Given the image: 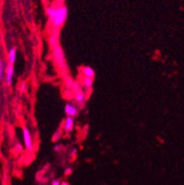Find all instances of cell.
Returning <instances> with one entry per match:
<instances>
[{
  "label": "cell",
  "mask_w": 184,
  "mask_h": 185,
  "mask_svg": "<svg viewBox=\"0 0 184 185\" xmlns=\"http://www.w3.org/2000/svg\"><path fill=\"white\" fill-rule=\"evenodd\" d=\"M16 56H17V48L12 47L8 52V62L9 64H14L16 61Z\"/></svg>",
  "instance_id": "obj_13"
},
{
  "label": "cell",
  "mask_w": 184,
  "mask_h": 185,
  "mask_svg": "<svg viewBox=\"0 0 184 185\" xmlns=\"http://www.w3.org/2000/svg\"><path fill=\"white\" fill-rule=\"evenodd\" d=\"M26 89H27V84H26V82H23L20 86V92L21 93H25Z\"/></svg>",
  "instance_id": "obj_18"
},
{
  "label": "cell",
  "mask_w": 184,
  "mask_h": 185,
  "mask_svg": "<svg viewBox=\"0 0 184 185\" xmlns=\"http://www.w3.org/2000/svg\"><path fill=\"white\" fill-rule=\"evenodd\" d=\"M68 16V9L66 6L57 4L55 18L51 22L53 29H61Z\"/></svg>",
  "instance_id": "obj_2"
},
{
  "label": "cell",
  "mask_w": 184,
  "mask_h": 185,
  "mask_svg": "<svg viewBox=\"0 0 184 185\" xmlns=\"http://www.w3.org/2000/svg\"><path fill=\"white\" fill-rule=\"evenodd\" d=\"M61 185H69V183L67 182H61Z\"/></svg>",
  "instance_id": "obj_24"
},
{
  "label": "cell",
  "mask_w": 184,
  "mask_h": 185,
  "mask_svg": "<svg viewBox=\"0 0 184 185\" xmlns=\"http://www.w3.org/2000/svg\"><path fill=\"white\" fill-rule=\"evenodd\" d=\"M52 56H53V63H55V67L58 68L59 71L63 74V77L67 75L68 67H67L66 56H64V53L61 45L52 50Z\"/></svg>",
  "instance_id": "obj_1"
},
{
  "label": "cell",
  "mask_w": 184,
  "mask_h": 185,
  "mask_svg": "<svg viewBox=\"0 0 184 185\" xmlns=\"http://www.w3.org/2000/svg\"><path fill=\"white\" fill-rule=\"evenodd\" d=\"M93 83H94V78L83 77V76L81 77V87H83L86 90L91 89Z\"/></svg>",
  "instance_id": "obj_9"
},
{
  "label": "cell",
  "mask_w": 184,
  "mask_h": 185,
  "mask_svg": "<svg viewBox=\"0 0 184 185\" xmlns=\"http://www.w3.org/2000/svg\"><path fill=\"white\" fill-rule=\"evenodd\" d=\"M56 7H57V4L53 5V6H50L46 8V15L48 17V19H49V21H50V23L53 21V18H55V11H56Z\"/></svg>",
  "instance_id": "obj_11"
},
{
  "label": "cell",
  "mask_w": 184,
  "mask_h": 185,
  "mask_svg": "<svg viewBox=\"0 0 184 185\" xmlns=\"http://www.w3.org/2000/svg\"><path fill=\"white\" fill-rule=\"evenodd\" d=\"M74 125H75V120L74 117L71 116H66V119L64 120V123H63V131L64 133H71L74 129Z\"/></svg>",
  "instance_id": "obj_5"
},
{
  "label": "cell",
  "mask_w": 184,
  "mask_h": 185,
  "mask_svg": "<svg viewBox=\"0 0 184 185\" xmlns=\"http://www.w3.org/2000/svg\"><path fill=\"white\" fill-rule=\"evenodd\" d=\"M56 1V4H59V5H63L64 3V0H55Z\"/></svg>",
  "instance_id": "obj_23"
},
{
  "label": "cell",
  "mask_w": 184,
  "mask_h": 185,
  "mask_svg": "<svg viewBox=\"0 0 184 185\" xmlns=\"http://www.w3.org/2000/svg\"><path fill=\"white\" fill-rule=\"evenodd\" d=\"M6 83L7 85L9 87L11 86L12 84V81H13V76H14V67L12 64H9L6 67Z\"/></svg>",
  "instance_id": "obj_7"
},
{
  "label": "cell",
  "mask_w": 184,
  "mask_h": 185,
  "mask_svg": "<svg viewBox=\"0 0 184 185\" xmlns=\"http://www.w3.org/2000/svg\"><path fill=\"white\" fill-rule=\"evenodd\" d=\"M61 181L59 179H55L51 182V185H61Z\"/></svg>",
  "instance_id": "obj_19"
},
{
  "label": "cell",
  "mask_w": 184,
  "mask_h": 185,
  "mask_svg": "<svg viewBox=\"0 0 184 185\" xmlns=\"http://www.w3.org/2000/svg\"><path fill=\"white\" fill-rule=\"evenodd\" d=\"M64 112L67 116H71V117H77L79 113V110H78V107L75 106L72 103H66V105H64Z\"/></svg>",
  "instance_id": "obj_6"
},
{
  "label": "cell",
  "mask_w": 184,
  "mask_h": 185,
  "mask_svg": "<svg viewBox=\"0 0 184 185\" xmlns=\"http://www.w3.org/2000/svg\"><path fill=\"white\" fill-rule=\"evenodd\" d=\"M63 78H64V87H66L67 89L71 90L72 89V87H73V85L75 83V81L72 79L71 77H69L68 75L64 76Z\"/></svg>",
  "instance_id": "obj_12"
},
{
  "label": "cell",
  "mask_w": 184,
  "mask_h": 185,
  "mask_svg": "<svg viewBox=\"0 0 184 185\" xmlns=\"http://www.w3.org/2000/svg\"><path fill=\"white\" fill-rule=\"evenodd\" d=\"M6 74V67H5L4 62L0 60V81L4 78V76Z\"/></svg>",
  "instance_id": "obj_14"
},
{
  "label": "cell",
  "mask_w": 184,
  "mask_h": 185,
  "mask_svg": "<svg viewBox=\"0 0 184 185\" xmlns=\"http://www.w3.org/2000/svg\"><path fill=\"white\" fill-rule=\"evenodd\" d=\"M74 100L80 107H83L86 104V98L84 91L81 89L77 92H75V93H74Z\"/></svg>",
  "instance_id": "obj_8"
},
{
  "label": "cell",
  "mask_w": 184,
  "mask_h": 185,
  "mask_svg": "<svg viewBox=\"0 0 184 185\" xmlns=\"http://www.w3.org/2000/svg\"><path fill=\"white\" fill-rule=\"evenodd\" d=\"M22 135H23V140H24V146L26 149L30 153L34 152V145L32 142L31 134L30 133V130L27 126H23L22 128Z\"/></svg>",
  "instance_id": "obj_3"
},
{
  "label": "cell",
  "mask_w": 184,
  "mask_h": 185,
  "mask_svg": "<svg viewBox=\"0 0 184 185\" xmlns=\"http://www.w3.org/2000/svg\"><path fill=\"white\" fill-rule=\"evenodd\" d=\"M61 148H62V146L60 145H55V146L53 148V149H55V152H59V151L61 150Z\"/></svg>",
  "instance_id": "obj_21"
},
{
  "label": "cell",
  "mask_w": 184,
  "mask_h": 185,
  "mask_svg": "<svg viewBox=\"0 0 184 185\" xmlns=\"http://www.w3.org/2000/svg\"><path fill=\"white\" fill-rule=\"evenodd\" d=\"M72 172H73V170H72L71 167H67V168H64V175H66V176L71 175Z\"/></svg>",
  "instance_id": "obj_17"
},
{
  "label": "cell",
  "mask_w": 184,
  "mask_h": 185,
  "mask_svg": "<svg viewBox=\"0 0 184 185\" xmlns=\"http://www.w3.org/2000/svg\"><path fill=\"white\" fill-rule=\"evenodd\" d=\"M71 90L74 92V93H75V92L81 90V85L78 82H77V81H75V83H74V85L72 87V89Z\"/></svg>",
  "instance_id": "obj_16"
},
{
  "label": "cell",
  "mask_w": 184,
  "mask_h": 185,
  "mask_svg": "<svg viewBox=\"0 0 184 185\" xmlns=\"http://www.w3.org/2000/svg\"><path fill=\"white\" fill-rule=\"evenodd\" d=\"M80 73L83 77L91 78H94V77H95L94 69L90 67H82L80 69Z\"/></svg>",
  "instance_id": "obj_10"
},
{
  "label": "cell",
  "mask_w": 184,
  "mask_h": 185,
  "mask_svg": "<svg viewBox=\"0 0 184 185\" xmlns=\"http://www.w3.org/2000/svg\"><path fill=\"white\" fill-rule=\"evenodd\" d=\"M62 134H63L62 130L61 129H58L57 131L55 134H53V141H57L59 138L62 136Z\"/></svg>",
  "instance_id": "obj_15"
},
{
  "label": "cell",
  "mask_w": 184,
  "mask_h": 185,
  "mask_svg": "<svg viewBox=\"0 0 184 185\" xmlns=\"http://www.w3.org/2000/svg\"><path fill=\"white\" fill-rule=\"evenodd\" d=\"M77 154V148H73L71 150H70V155L71 156L75 157Z\"/></svg>",
  "instance_id": "obj_20"
},
{
  "label": "cell",
  "mask_w": 184,
  "mask_h": 185,
  "mask_svg": "<svg viewBox=\"0 0 184 185\" xmlns=\"http://www.w3.org/2000/svg\"><path fill=\"white\" fill-rule=\"evenodd\" d=\"M16 148H17V149H19V151H20V152L23 150V148H22V146H21V145H20L19 143V144H17V146H16Z\"/></svg>",
  "instance_id": "obj_22"
},
{
  "label": "cell",
  "mask_w": 184,
  "mask_h": 185,
  "mask_svg": "<svg viewBox=\"0 0 184 185\" xmlns=\"http://www.w3.org/2000/svg\"><path fill=\"white\" fill-rule=\"evenodd\" d=\"M60 32L61 29H53L51 35L49 36V45L52 50L60 46L59 42V38H60Z\"/></svg>",
  "instance_id": "obj_4"
}]
</instances>
